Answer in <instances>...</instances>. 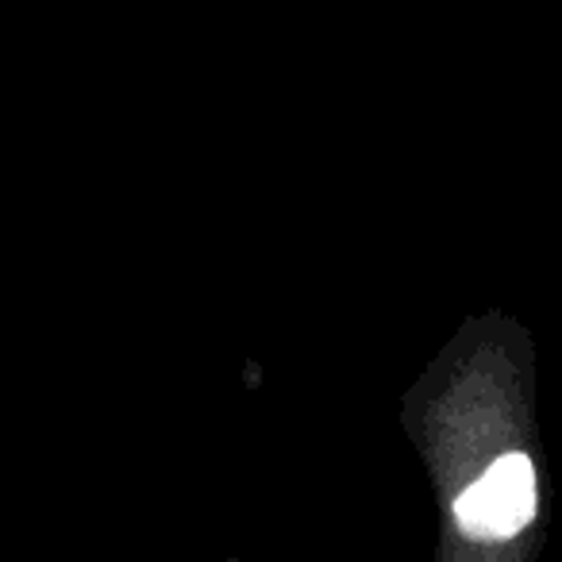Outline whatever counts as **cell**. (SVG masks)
Instances as JSON below:
<instances>
[{
  "instance_id": "obj_1",
  "label": "cell",
  "mask_w": 562,
  "mask_h": 562,
  "mask_svg": "<svg viewBox=\"0 0 562 562\" xmlns=\"http://www.w3.org/2000/svg\"><path fill=\"white\" fill-rule=\"evenodd\" d=\"M536 516V470L528 454L497 459L462 497L454 501V520L470 539H508Z\"/></svg>"
}]
</instances>
